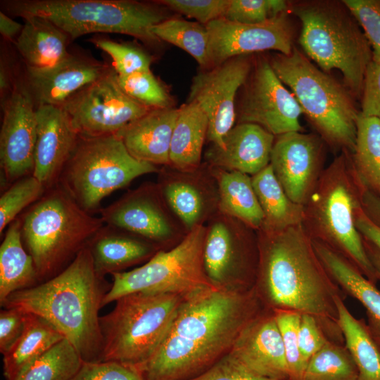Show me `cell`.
Instances as JSON below:
<instances>
[{
    "mask_svg": "<svg viewBox=\"0 0 380 380\" xmlns=\"http://www.w3.org/2000/svg\"><path fill=\"white\" fill-rule=\"evenodd\" d=\"M254 287L229 291L210 286L184 298L152 357L146 380H190L231 350L244 327L264 308Z\"/></svg>",
    "mask_w": 380,
    "mask_h": 380,
    "instance_id": "cell-1",
    "label": "cell"
},
{
    "mask_svg": "<svg viewBox=\"0 0 380 380\" xmlns=\"http://www.w3.org/2000/svg\"><path fill=\"white\" fill-rule=\"evenodd\" d=\"M257 233L254 289L262 305L312 315L329 341L344 343L335 299L347 294L324 268L303 225Z\"/></svg>",
    "mask_w": 380,
    "mask_h": 380,
    "instance_id": "cell-2",
    "label": "cell"
},
{
    "mask_svg": "<svg viewBox=\"0 0 380 380\" xmlns=\"http://www.w3.org/2000/svg\"><path fill=\"white\" fill-rule=\"evenodd\" d=\"M111 287L96 271L87 245L60 273L11 294L1 305L39 316L75 347L83 361H101L99 310Z\"/></svg>",
    "mask_w": 380,
    "mask_h": 380,
    "instance_id": "cell-3",
    "label": "cell"
},
{
    "mask_svg": "<svg viewBox=\"0 0 380 380\" xmlns=\"http://www.w3.org/2000/svg\"><path fill=\"white\" fill-rule=\"evenodd\" d=\"M365 186L351 153L341 152L324 170L304 207L302 225L320 241L350 260L373 284L378 279L356 227Z\"/></svg>",
    "mask_w": 380,
    "mask_h": 380,
    "instance_id": "cell-4",
    "label": "cell"
},
{
    "mask_svg": "<svg viewBox=\"0 0 380 380\" xmlns=\"http://www.w3.org/2000/svg\"><path fill=\"white\" fill-rule=\"evenodd\" d=\"M20 220L22 240L34 260L39 283L63 270L105 224L58 184Z\"/></svg>",
    "mask_w": 380,
    "mask_h": 380,
    "instance_id": "cell-5",
    "label": "cell"
},
{
    "mask_svg": "<svg viewBox=\"0 0 380 380\" xmlns=\"http://www.w3.org/2000/svg\"><path fill=\"white\" fill-rule=\"evenodd\" d=\"M6 11L23 19L45 18L68 34L71 40L95 33H118L148 45L161 42L151 32L154 25L171 18L158 1L133 0H14Z\"/></svg>",
    "mask_w": 380,
    "mask_h": 380,
    "instance_id": "cell-6",
    "label": "cell"
},
{
    "mask_svg": "<svg viewBox=\"0 0 380 380\" xmlns=\"http://www.w3.org/2000/svg\"><path fill=\"white\" fill-rule=\"evenodd\" d=\"M302 25L299 43L324 72L337 69L352 95L362 93L372 51L359 23L343 4L298 3L292 8Z\"/></svg>",
    "mask_w": 380,
    "mask_h": 380,
    "instance_id": "cell-7",
    "label": "cell"
},
{
    "mask_svg": "<svg viewBox=\"0 0 380 380\" xmlns=\"http://www.w3.org/2000/svg\"><path fill=\"white\" fill-rule=\"evenodd\" d=\"M269 62L322 139L336 150L352 153L360 113L351 93L295 48L290 54L274 55Z\"/></svg>",
    "mask_w": 380,
    "mask_h": 380,
    "instance_id": "cell-8",
    "label": "cell"
},
{
    "mask_svg": "<svg viewBox=\"0 0 380 380\" xmlns=\"http://www.w3.org/2000/svg\"><path fill=\"white\" fill-rule=\"evenodd\" d=\"M186 296L138 292L123 296L100 316L103 360L138 369L152 357L169 331Z\"/></svg>",
    "mask_w": 380,
    "mask_h": 380,
    "instance_id": "cell-9",
    "label": "cell"
},
{
    "mask_svg": "<svg viewBox=\"0 0 380 380\" xmlns=\"http://www.w3.org/2000/svg\"><path fill=\"white\" fill-rule=\"evenodd\" d=\"M157 166L138 160L117 134L78 135L58 184L84 210H99L103 198L136 178L158 172Z\"/></svg>",
    "mask_w": 380,
    "mask_h": 380,
    "instance_id": "cell-10",
    "label": "cell"
},
{
    "mask_svg": "<svg viewBox=\"0 0 380 380\" xmlns=\"http://www.w3.org/2000/svg\"><path fill=\"white\" fill-rule=\"evenodd\" d=\"M205 225L190 231L177 245L160 250L142 265L113 273L102 306L133 293H172L187 296L213 286L203 267Z\"/></svg>",
    "mask_w": 380,
    "mask_h": 380,
    "instance_id": "cell-11",
    "label": "cell"
},
{
    "mask_svg": "<svg viewBox=\"0 0 380 380\" xmlns=\"http://www.w3.org/2000/svg\"><path fill=\"white\" fill-rule=\"evenodd\" d=\"M258 261L257 230L220 211L205 224L203 267L213 287L236 292L252 289Z\"/></svg>",
    "mask_w": 380,
    "mask_h": 380,
    "instance_id": "cell-12",
    "label": "cell"
},
{
    "mask_svg": "<svg viewBox=\"0 0 380 380\" xmlns=\"http://www.w3.org/2000/svg\"><path fill=\"white\" fill-rule=\"evenodd\" d=\"M61 107L78 135L118 134L151 108L127 95L110 69L70 97Z\"/></svg>",
    "mask_w": 380,
    "mask_h": 380,
    "instance_id": "cell-13",
    "label": "cell"
},
{
    "mask_svg": "<svg viewBox=\"0 0 380 380\" xmlns=\"http://www.w3.org/2000/svg\"><path fill=\"white\" fill-rule=\"evenodd\" d=\"M104 224L167 250L189 233L171 210L157 183L147 182L99 210Z\"/></svg>",
    "mask_w": 380,
    "mask_h": 380,
    "instance_id": "cell-14",
    "label": "cell"
},
{
    "mask_svg": "<svg viewBox=\"0 0 380 380\" xmlns=\"http://www.w3.org/2000/svg\"><path fill=\"white\" fill-rule=\"evenodd\" d=\"M243 87L236 108L237 123L258 125L275 137L302 131L299 118L303 111L269 61H256Z\"/></svg>",
    "mask_w": 380,
    "mask_h": 380,
    "instance_id": "cell-15",
    "label": "cell"
},
{
    "mask_svg": "<svg viewBox=\"0 0 380 380\" xmlns=\"http://www.w3.org/2000/svg\"><path fill=\"white\" fill-rule=\"evenodd\" d=\"M253 68L251 55H241L208 69L194 77L186 102L196 103L208 120L207 141L219 146L236 121L235 100Z\"/></svg>",
    "mask_w": 380,
    "mask_h": 380,
    "instance_id": "cell-16",
    "label": "cell"
},
{
    "mask_svg": "<svg viewBox=\"0 0 380 380\" xmlns=\"http://www.w3.org/2000/svg\"><path fill=\"white\" fill-rule=\"evenodd\" d=\"M36 139L35 103L25 84L17 82L3 105L0 166L5 185L32 175Z\"/></svg>",
    "mask_w": 380,
    "mask_h": 380,
    "instance_id": "cell-17",
    "label": "cell"
},
{
    "mask_svg": "<svg viewBox=\"0 0 380 380\" xmlns=\"http://www.w3.org/2000/svg\"><path fill=\"white\" fill-rule=\"evenodd\" d=\"M287 14L258 24L239 23L223 18L207 24L210 68L236 56L267 50L290 54L293 49V31Z\"/></svg>",
    "mask_w": 380,
    "mask_h": 380,
    "instance_id": "cell-18",
    "label": "cell"
},
{
    "mask_svg": "<svg viewBox=\"0 0 380 380\" xmlns=\"http://www.w3.org/2000/svg\"><path fill=\"white\" fill-rule=\"evenodd\" d=\"M275 137L270 164L290 199L304 205L325 169L323 140L301 132Z\"/></svg>",
    "mask_w": 380,
    "mask_h": 380,
    "instance_id": "cell-19",
    "label": "cell"
},
{
    "mask_svg": "<svg viewBox=\"0 0 380 380\" xmlns=\"http://www.w3.org/2000/svg\"><path fill=\"white\" fill-rule=\"evenodd\" d=\"M158 173L164 199L188 232L205 225L219 211L217 184L206 163L188 171L163 166Z\"/></svg>",
    "mask_w": 380,
    "mask_h": 380,
    "instance_id": "cell-20",
    "label": "cell"
},
{
    "mask_svg": "<svg viewBox=\"0 0 380 380\" xmlns=\"http://www.w3.org/2000/svg\"><path fill=\"white\" fill-rule=\"evenodd\" d=\"M228 355L260 376L289 379L281 335L271 309L264 308L244 327Z\"/></svg>",
    "mask_w": 380,
    "mask_h": 380,
    "instance_id": "cell-21",
    "label": "cell"
},
{
    "mask_svg": "<svg viewBox=\"0 0 380 380\" xmlns=\"http://www.w3.org/2000/svg\"><path fill=\"white\" fill-rule=\"evenodd\" d=\"M111 68L104 63L70 53L48 67L26 65L25 85L35 106H61L70 97L95 82Z\"/></svg>",
    "mask_w": 380,
    "mask_h": 380,
    "instance_id": "cell-22",
    "label": "cell"
},
{
    "mask_svg": "<svg viewBox=\"0 0 380 380\" xmlns=\"http://www.w3.org/2000/svg\"><path fill=\"white\" fill-rule=\"evenodd\" d=\"M37 139L33 176L46 189L57 184L61 173L72 152L78 134L61 107H36Z\"/></svg>",
    "mask_w": 380,
    "mask_h": 380,
    "instance_id": "cell-23",
    "label": "cell"
},
{
    "mask_svg": "<svg viewBox=\"0 0 380 380\" xmlns=\"http://www.w3.org/2000/svg\"><path fill=\"white\" fill-rule=\"evenodd\" d=\"M275 136L253 123H237L220 145L210 144L204 153L210 166L253 176L270 163Z\"/></svg>",
    "mask_w": 380,
    "mask_h": 380,
    "instance_id": "cell-24",
    "label": "cell"
},
{
    "mask_svg": "<svg viewBox=\"0 0 380 380\" xmlns=\"http://www.w3.org/2000/svg\"><path fill=\"white\" fill-rule=\"evenodd\" d=\"M179 109H152L118 135L136 159L156 166H169L170 148Z\"/></svg>",
    "mask_w": 380,
    "mask_h": 380,
    "instance_id": "cell-25",
    "label": "cell"
},
{
    "mask_svg": "<svg viewBox=\"0 0 380 380\" xmlns=\"http://www.w3.org/2000/svg\"><path fill=\"white\" fill-rule=\"evenodd\" d=\"M96 272H122L127 268L146 262L161 249L153 243L106 224L87 243Z\"/></svg>",
    "mask_w": 380,
    "mask_h": 380,
    "instance_id": "cell-26",
    "label": "cell"
},
{
    "mask_svg": "<svg viewBox=\"0 0 380 380\" xmlns=\"http://www.w3.org/2000/svg\"><path fill=\"white\" fill-rule=\"evenodd\" d=\"M314 248L331 277L347 294L365 308L367 326L380 346V291L350 260L326 244L312 240Z\"/></svg>",
    "mask_w": 380,
    "mask_h": 380,
    "instance_id": "cell-27",
    "label": "cell"
},
{
    "mask_svg": "<svg viewBox=\"0 0 380 380\" xmlns=\"http://www.w3.org/2000/svg\"><path fill=\"white\" fill-rule=\"evenodd\" d=\"M24 20L23 28L15 45L27 66H51L70 54L68 46L71 39L53 23L39 16H30Z\"/></svg>",
    "mask_w": 380,
    "mask_h": 380,
    "instance_id": "cell-28",
    "label": "cell"
},
{
    "mask_svg": "<svg viewBox=\"0 0 380 380\" xmlns=\"http://www.w3.org/2000/svg\"><path fill=\"white\" fill-rule=\"evenodd\" d=\"M178 109L170 143L169 166L179 170H193L202 164L208 120L195 102H186Z\"/></svg>",
    "mask_w": 380,
    "mask_h": 380,
    "instance_id": "cell-29",
    "label": "cell"
},
{
    "mask_svg": "<svg viewBox=\"0 0 380 380\" xmlns=\"http://www.w3.org/2000/svg\"><path fill=\"white\" fill-rule=\"evenodd\" d=\"M20 220L9 225L0 246V303L13 293L39 284L32 257L21 236Z\"/></svg>",
    "mask_w": 380,
    "mask_h": 380,
    "instance_id": "cell-30",
    "label": "cell"
},
{
    "mask_svg": "<svg viewBox=\"0 0 380 380\" xmlns=\"http://www.w3.org/2000/svg\"><path fill=\"white\" fill-rule=\"evenodd\" d=\"M210 167L217 184L219 211L242 221L255 230L260 229L264 217L251 176Z\"/></svg>",
    "mask_w": 380,
    "mask_h": 380,
    "instance_id": "cell-31",
    "label": "cell"
},
{
    "mask_svg": "<svg viewBox=\"0 0 380 380\" xmlns=\"http://www.w3.org/2000/svg\"><path fill=\"white\" fill-rule=\"evenodd\" d=\"M251 179L264 217L260 229L281 230L302 224L303 205L294 203L287 196L270 164Z\"/></svg>",
    "mask_w": 380,
    "mask_h": 380,
    "instance_id": "cell-32",
    "label": "cell"
},
{
    "mask_svg": "<svg viewBox=\"0 0 380 380\" xmlns=\"http://www.w3.org/2000/svg\"><path fill=\"white\" fill-rule=\"evenodd\" d=\"M63 338L61 333L44 319L26 313L22 334L3 355L6 380H14L27 365Z\"/></svg>",
    "mask_w": 380,
    "mask_h": 380,
    "instance_id": "cell-33",
    "label": "cell"
},
{
    "mask_svg": "<svg viewBox=\"0 0 380 380\" xmlns=\"http://www.w3.org/2000/svg\"><path fill=\"white\" fill-rule=\"evenodd\" d=\"M335 302L345 345L358 370L357 380H380V346L367 324L350 313L344 299L338 297Z\"/></svg>",
    "mask_w": 380,
    "mask_h": 380,
    "instance_id": "cell-34",
    "label": "cell"
},
{
    "mask_svg": "<svg viewBox=\"0 0 380 380\" xmlns=\"http://www.w3.org/2000/svg\"><path fill=\"white\" fill-rule=\"evenodd\" d=\"M351 159L364 186L380 195V121L378 119L359 114Z\"/></svg>",
    "mask_w": 380,
    "mask_h": 380,
    "instance_id": "cell-35",
    "label": "cell"
},
{
    "mask_svg": "<svg viewBox=\"0 0 380 380\" xmlns=\"http://www.w3.org/2000/svg\"><path fill=\"white\" fill-rule=\"evenodd\" d=\"M151 32L160 42L172 44L190 54L202 69L210 68L206 25L171 17L152 27Z\"/></svg>",
    "mask_w": 380,
    "mask_h": 380,
    "instance_id": "cell-36",
    "label": "cell"
},
{
    "mask_svg": "<svg viewBox=\"0 0 380 380\" xmlns=\"http://www.w3.org/2000/svg\"><path fill=\"white\" fill-rule=\"evenodd\" d=\"M82 362L77 350L64 338L27 365L14 380H71Z\"/></svg>",
    "mask_w": 380,
    "mask_h": 380,
    "instance_id": "cell-37",
    "label": "cell"
},
{
    "mask_svg": "<svg viewBox=\"0 0 380 380\" xmlns=\"http://www.w3.org/2000/svg\"><path fill=\"white\" fill-rule=\"evenodd\" d=\"M357 366L345 343L329 341L308 361L304 380H357Z\"/></svg>",
    "mask_w": 380,
    "mask_h": 380,
    "instance_id": "cell-38",
    "label": "cell"
},
{
    "mask_svg": "<svg viewBox=\"0 0 380 380\" xmlns=\"http://www.w3.org/2000/svg\"><path fill=\"white\" fill-rule=\"evenodd\" d=\"M117 81L122 91L130 98L151 108L174 107V101L166 87L151 70L127 75L116 74Z\"/></svg>",
    "mask_w": 380,
    "mask_h": 380,
    "instance_id": "cell-39",
    "label": "cell"
},
{
    "mask_svg": "<svg viewBox=\"0 0 380 380\" xmlns=\"http://www.w3.org/2000/svg\"><path fill=\"white\" fill-rule=\"evenodd\" d=\"M46 190L33 175L19 179L5 190L0 198L1 236L18 214L37 201Z\"/></svg>",
    "mask_w": 380,
    "mask_h": 380,
    "instance_id": "cell-40",
    "label": "cell"
},
{
    "mask_svg": "<svg viewBox=\"0 0 380 380\" xmlns=\"http://www.w3.org/2000/svg\"><path fill=\"white\" fill-rule=\"evenodd\" d=\"M285 351L288 380H304L307 367L298 343V330L301 313L292 310H274Z\"/></svg>",
    "mask_w": 380,
    "mask_h": 380,
    "instance_id": "cell-41",
    "label": "cell"
},
{
    "mask_svg": "<svg viewBox=\"0 0 380 380\" xmlns=\"http://www.w3.org/2000/svg\"><path fill=\"white\" fill-rule=\"evenodd\" d=\"M91 42L110 56L117 75H127L151 70L153 57L141 48L104 38H94Z\"/></svg>",
    "mask_w": 380,
    "mask_h": 380,
    "instance_id": "cell-42",
    "label": "cell"
},
{
    "mask_svg": "<svg viewBox=\"0 0 380 380\" xmlns=\"http://www.w3.org/2000/svg\"><path fill=\"white\" fill-rule=\"evenodd\" d=\"M283 0H231L223 18L243 24H258L287 12Z\"/></svg>",
    "mask_w": 380,
    "mask_h": 380,
    "instance_id": "cell-43",
    "label": "cell"
},
{
    "mask_svg": "<svg viewBox=\"0 0 380 380\" xmlns=\"http://www.w3.org/2000/svg\"><path fill=\"white\" fill-rule=\"evenodd\" d=\"M361 27L372 51V61L380 63V1L344 0Z\"/></svg>",
    "mask_w": 380,
    "mask_h": 380,
    "instance_id": "cell-44",
    "label": "cell"
},
{
    "mask_svg": "<svg viewBox=\"0 0 380 380\" xmlns=\"http://www.w3.org/2000/svg\"><path fill=\"white\" fill-rule=\"evenodd\" d=\"M158 2L167 8L206 25L224 18L231 0H162Z\"/></svg>",
    "mask_w": 380,
    "mask_h": 380,
    "instance_id": "cell-45",
    "label": "cell"
},
{
    "mask_svg": "<svg viewBox=\"0 0 380 380\" xmlns=\"http://www.w3.org/2000/svg\"><path fill=\"white\" fill-rule=\"evenodd\" d=\"M71 380H146L138 369L116 361H83Z\"/></svg>",
    "mask_w": 380,
    "mask_h": 380,
    "instance_id": "cell-46",
    "label": "cell"
},
{
    "mask_svg": "<svg viewBox=\"0 0 380 380\" xmlns=\"http://www.w3.org/2000/svg\"><path fill=\"white\" fill-rule=\"evenodd\" d=\"M329 341L314 316L308 314L301 315L298 343L301 355L307 365L309 360Z\"/></svg>",
    "mask_w": 380,
    "mask_h": 380,
    "instance_id": "cell-47",
    "label": "cell"
},
{
    "mask_svg": "<svg viewBox=\"0 0 380 380\" xmlns=\"http://www.w3.org/2000/svg\"><path fill=\"white\" fill-rule=\"evenodd\" d=\"M190 380H274L260 376L233 359L228 354L208 370Z\"/></svg>",
    "mask_w": 380,
    "mask_h": 380,
    "instance_id": "cell-48",
    "label": "cell"
},
{
    "mask_svg": "<svg viewBox=\"0 0 380 380\" xmlns=\"http://www.w3.org/2000/svg\"><path fill=\"white\" fill-rule=\"evenodd\" d=\"M365 117H372L380 121V63L372 61L366 70L363 89L362 110Z\"/></svg>",
    "mask_w": 380,
    "mask_h": 380,
    "instance_id": "cell-49",
    "label": "cell"
},
{
    "mask_svg": "<svg viewBox=\"0 0 380 380\" xmlns=\"http://www.w3.org/2000/svg\"><path fill=\"white\" fill-rule=\"evenodd\" d=\"M26 313L16 308H3L0 312V352L4 355L22 334Z\"/></svg>",
    "mask_w": 380,
    "mask_h": 380,
    "instance_id": "cell-50",
    "label": "cell"
},
{
    "mask_svg": "<svg viewBox=\"0 0 380 380\" xmlns=\"http://www.w3.org/2000/svg\"><path fill=\"white\" fill-rule=\"evenodd\" d=\"M356 227L362 237L380 251V227L369 220L362 210L357 216Z\"/></svg>",
    "mask_w": 380,
    "mask_h": 380,
    "instance_id": "cell-51",
    "label": "cell"
},
{
    "mask_svg": "<svg viewBox=\"0 0 380 380\" xmlns=\"http://www.w3.org/2000/svg\"><path fill=\"white\" fill-rule=\"evenodd\" d=\"M361 205L367 218L380 227V195L365 188L362 193Z\"/></svg>",
    "mask_w": 380,
    "mask_h": 380,
    "instance_id": "cell-52",
    "label": "cell"
},
{
    "mask_svg": "<svg viewBox=\"0 0 380 380\" xmlns=\"http://www.w3.org/2000/svg\"><path fill=\"white\" fill-rule=\"evenodd\" d=\"M23 28V25L13 20L4 12H0V32L7 39L12 40L18 37Z\"/></svg>",
    "mask_w": 380,
    "mask_h": 380,
    "instance_id": "cell-53",
    "label": "cell"
},
{
    "mask_svg": "<svg viewBox=\"0 0 380 380\" xmlns=\"http://www.w3.org/2000/svg\"><path fill=\"white\" fill-rule=\"evenodd\" d=\"M363 243L366 253L374 268L377 279L380 280V251L374 245L364 239Z\"/></svg>",
    "mask_w": 380,
    "mask_h": 380,
    "instance_id": "cell-54",
    "label": "cell"
},
{
    "mask_svg": "<svg viewBox=\"0 0 380 380\" xmlns=\"http://www.w3.org/2000/svg\"><path fill=\"white\" fill-rule=\"evenodd\" d=\"M11 82L8 76V68L6 67L4 61H1L0 68V89L1 93H4L10 89Z\"/></svg>",
    "mask_w": 380,
    "mask_h": 380,
    "instance_id": "cell-55",
    "label": "cell"
}]
</instances>
